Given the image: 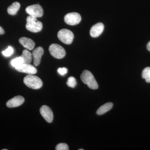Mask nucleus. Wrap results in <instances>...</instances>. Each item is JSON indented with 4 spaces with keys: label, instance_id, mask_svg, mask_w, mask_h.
<instances>
[{
    "label": "nucleus",
    "instance_id": "24",
    "mask_svg": "<svg viewBox=\"0 0 150 150\" xmlns=\"http://www.w3.org/2000/svg\"><path fill=\"white\" fill-rule=\"evenodd\" d=\"M147 48L149 51H150V41L148 43L147 45Z\"/></svg>",
    "mask_w": 150,
    "mask_h": 150
},
{
    "label": "nucleus",
    "instance_id": "26",
    "mask_svg": "<svg viewBox=\"0 0 150 150\" xmlns=\"http://www.w3.org/2000/svg\"><path fill=\"white\" fill-rule=\"evenodd\" d=\"M3 150H7V149H3Z\"/></svg>",
    "mask_w": 150,
    "mask_h": 150
},
{
    "label": "nucleus",
    "instance_id": "17",
    "mask_svg": "<svg viewBox=\"0 0 150 150\" xmlns=\"http://www.w3.org/2000/svg\"><path fill=\"white\" fill-rule=\"evenodd\" d=\"M142 77L146 82L150 83V67H146L142 71Z\"/></svg>",
    "mask_w": 150,
    "mask_h": 150
},
{
    "label": "nucleus",
    "instance_id": "3",
    "mask_svg": "<svg viewBox=\"0 0 150 150\" xmlns=\"http://www.w3.org/2000/svg\"><path fill=\"white\" fill-rule=\"evenodd\" d=\"M81 79L84 83L86 84L90 88L97 89L98 86L93 75L89 71L85 70L81 75Z\"/></svg>",
    "mask_w": 150,
    "mask_h": 150
},
{
    "label": "nucleus",
    "instance_id": "4",
    "mask_svg": "<svg viewBox=\"0 0 150 150\" xmlns=\"http://www.w3.org/2000/svg\"><path fill=\"white\" fill-rule=\"evenodd\" d=\"M49 51L51 56L57 59L64 58L66 54L64 48L56 43L52 44L49 46Z\"/></svg>",
    "mask_w": 150,
    "mask_h": 150
},
{
    "label": "nucleus",
    "instance_id": "7",
    "mask_svg": "<svg viewBox=\"0 0 150 150\" xmlns=\"http://www.w3.org/2000/svg\"><path fill=\"white\" fill-rule=\"evenodd\" d=\"M81 16L77 13H71L67 14L64 17V21L67 24L71 25L79 24L81 21Z\"/></svg>",
    "mask_w": 150,
    "mask_h": 150
},
{
    "label": "nucleus",
    "instance_id": "21",
    "mask_svg": "<svg viewBox=\"0 0 150 150\" xmlns=\"http://www.w3.org/2000/svg\"><path fill=\"white\" fill-rule=\"evenodd\" d=\"M56 150H69L68 145L64 143H61L56 146Z\"/></svg>",
    "mask_w": 150,
    "mask_h": 150
},
{
    "label": "nucleus",
    "instance_id": "20",
    "mask_svg": "<svg viewBox=\"0 0 150 150\" xmlns=\"http://www.w3.org/2000/svg\"><path fill=\"white\" fill-rule=\"evenodd\" d=\"M13 53V49L11 46H9L6 50L3 51L2 54L4 56L6 57L11 56Z\"/></svg>",
    "mask_w": 150,
    "mask_h": 150
},
{
    "label": "nucleus",
    "instance_id": "11",
    "mask_svg": "<svg viewBox=\"0 0 150 150\" xmlns=\"http://www.w3.org/2000/svg\"><path fill=\"white\" fill-rule=\"evenodd\" d=\"M24 101L25 99L23 97L18 96L8 101L6 103V105L10 108L18 107L23 104Z\"/></svg>",
    "mask_w": 150,
    "mask_h": 150
},
{
    "label": "nucleus",
    "instance_id": "15",
    "mask_svg": "<svg viewBox=\"0 0 150 150\" xmlns=\"http://www.w3.org/2000/svg\"><path fill=\"white\" fill-rule=\"evenodd\" d=\"M20 6L21 5L18 2H14L8 8V13L9 14L11 15H15L16 14Z\"/></svg>",
    "mask_w": 150,
    "mask_h": 150
},
{
    "label": "nucleus",
    "instance_id": "6",
    "mask_svg": "<svg viewBox=\"0 0 150 150\" xmlns=\"http://www.w3.org/2000/svg\"><path fill=\"white\" fill-rule=\"evenodd\" d=\"M25 11L29 16L36 18L41 17L43 15V9L38 4L33 5L27 7L25 9Z\"/></svg>",
    "mask_w": 150,
    "mask_h": 150
},
{
    "label": "nucleus",
    "instance_id": "25",
    "mask_svg": "<svg viewBox=\"0 0 150 150\" xmlns=\"http://www.w3.org/2000/svg\"><path fill=\"white\" fill-rule=\"evenodd\" d=\"M83 149H79V150H83Z\"/></svg>",
    "mask_w": 150,
    "mask_h": 150
},
{
    "label": "nucleus",
    "instance_id": "13",
    "mask_svg": "<svg viewBox=\"0 0 150 150\" xmlns=\"http://www.w3.org/2000/svg\"><path fill=\"white\" fill-rule=\"evenodd\" d=\"M19 42L24 48L29 50H32L35 46L34 41L26 37H21L19 39Z\"/></svg>",
    "mask_w": 150,
    "mask_h": 150
},
{
    "label": "nucleus",
    "instance_id": "16",
    "mask_svg": "<svg viewBox=\"0 0 150 150\" xmlns=\"http://www.w3.org/2000/svg\"><path fill=\"white\" fill-rule=\"evenodd\" d=\"M23 59L24 63L30 64L32 61V55L30 51L26 49H25L23 51L22 54L21 56Z\"/></svg>",
    "mask_w": 150,
    "mask_h": 150
},
{
    "label": "nucleus",
    "instance_id": "1",
    "mask_svg": "<svg viewBox=\"0 0 150 150\" xmlns=\"http://www.w3.org/2000/svg\"><path fill=\"white\" fill-rule=\"evenodd\" d=\"M23 82L28 87L33 89H38L43 86L42 80L37 76L28 74L24 78Z\"/></svg>",
    "mask_w": 150,
    "mask_h": 150
},
{
    "label": "nucleus",
    "instance_id": "9",
    "mask_svg": "<svg viewBox=\"0 0 150 150\" xmlns=\"http://www.w3.org/2000/svg\"><path fill=\"white\" fill-rule=\"evenodd\" d=\"M40 112L46 122L51 123L54 118L53 112L51 108L46 105H44L40 108Z\"/></svg>",
    "mask_w": 150,
    "mask_h": 150
},
{
    "label": "nucleus",
    "instance_id": "12",
    "mask_svg": "<svg viewBox=\"0 0 150 150\" xmlns=\"http://www.w3.org/2000/svg\"><path fill=\"white\" fill-rule=\"evenodd\" d=\"M104 25L101 23H96L92 27L90 33L91 37L96 38L99 36L103 32Z\"/></svg>",
    "mask_w": 150,
    "mask_h": 150
},
{
    "label": "nucleus",
    "instance_id": "5",
    "mask_svg": "<svg viewBox=\"0 0 150 150\" xmlns=\"http://www.w3.org/2000/svg\"><path fill=\"white\" fill-rule=\"evenodd\" d=\"M59 40L66 44H70L72 43L74 35L71 30L67 29H63L59 30L58 33Z\"/></svg>",
    "mask_w": 150,
    "mask_h": 150
},
{
    "label": "nucleus",
    "instance_id": "8",
    "mask_svg": "<svg viewBox=\"0 0 150 150\" xmlns=\"http://www.w3.org/2000/svg\"><path fill=\"white\" fill-rule=\"evenodd\" d=\"M16 69L20 72L25 73L28 74H35L37 73V69L34 66L30 64L23 63L18 67H16Z\"/></svg>",
    "mask_w": 150,
    "mask_h": 150
},
{
    "label": "nucleus",
    "instance_id": "18",
    "mask_svg": "<svg viewBox=\"0 0 150 150\" xmlns=\"http://www.w3.org/2000/svg\"><path fill=\"white\" fill-rule=\"evenodd\" d=\"M23 63H24V61H23V59H22L21 56H20V57H17V58L13 59L11 62L12 66L15 67V68L18 67V66L23 64Z\"/></svg>",
    "mask_w": 150,
    "mask_h": 150
},
{
    "label": "nucleus",
    "instance_id": "19",
    "mask_svg": "<svg viewBox=\"0 0 150 150\" xmlns=\"http://www.w3.org/2000/svg\"><path fill=\"white\" fill-rule=\"evenodd\" d=\"M67 83L68 86L74 88L76 85V81L74 77H70L68 78Z\"/></svg>",
    "mask_w": 150,
    "mask_h": 150
},
{
    "label": "nucleus",
    "instance_id": "2",
    "mask_svg": "<svg viewBox=\"0 0 150 150\" xmlns=\"http://www.w3.org/2000/svg\"><path fill=\"white\" fill-rule=\"evenodd\" d=\"M25 27L30 32L37 33L41 31L43 28V24L41 22L38 20L36 17L29 16L26 18Z\"/></svg>",
    "mask_w": 150,
    "mask_h": 150
},
{
    "label": "nucleus",
    "instance_id": "22",
    "mask_svg": "<svg viewBox=\"0 0 150 150\" xmlns=\"http://www.w3.org/2000/svg\"><path fill=\"white\" fill-rule=\"evenodd\" d=\"M58 73L62 76L66 74L68 72V69L66 68H60L58 69Z\"/></svg>",
    "mask_w": 150,
    "mask_h": 150
},
{
    "label": "nucleus",
    "instance_id": "10",
    "mask_svg": "<svg viewBox=\"0 0 150 150\" xmlns=\"http://www.w3.org/2000/svg\"><path fill=\"white\" fill-rule=\"evenodd\" d=\"M43 52L44 50L41 47H37L33 51L32 55L33 59V64L36 67L40 64Z\"/></svg>",
    "mask_w": 150,
    "mask_h": 150
},
{
    "label": "nucleus",
    "instance_id": "23",
    "mask_svg": "<svg viewBox=\"0 0 150 150\" xmlns=\"http://www.w3.org/2000/svg\"><path fill=\"white\" fill-rule=\"evenodd\" d=\"M5 33V31L0 26V35H3Z\"/></svg>",
    "mask_w": 150,
    "mask_h": 150
},
{
    "label": "nucleus",
    "instance_id": "14",
    "mask_svg": "<svg viewBox=\"0 0 150 150\" xmlns=\"http://www.w3.org/2000/svg\"><path fill=\"white\" fill-rule=\"evenodd\" d=\"M113 104L111 102L105 103L98 108L97 110L96 113L98 115H101L106 113L112 108Z\"/></svg>",
    "mask_w": 150,
    "mask_h": 150
}]
</instances>
